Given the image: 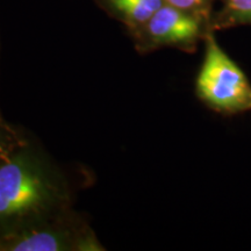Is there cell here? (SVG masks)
Listing matches in <instances>:
<instances>
[{"mask_svg":"<svg viewBox=\"0 0 251 251\" xmlns=\"http://www.w3.org/2000/svg\"><path fill=\"white\" fill-rule=\"evenodd\" d=\"M205 57L197 77V93L209 107L224 114L251 111V84L220 47L213 30L205 35Z\"/></svg>","mask_w":251,"mask_h":251,"instance_id":"cell-1","label":"cell"},{"mask_svg":"<svg viewBox=\"0 0 251 251\" xmlns=\"http://www.w3.org/2000/svg\"><path fill=\"white\" fill-rule=\"evenodd\" d=\"M164 1L175 7L201 15L209 20V14H211L212 6L215 0H164Z\"/></svg>","mask_w":251,"mask_h":251,"instance_id":"cell-7","label":"cell"},{"mask_svg":"<svg viewBox=\"0 0 251 251\" xmlns=\"http://www.w3.org/2000/svg\"><path fill=\"white\" fill-rule=\"evenodd\" d=\"M119 13L130 24L144 26L149 19L162 7L164 0H111Z\"/></svg>","mask_w":251,"mask_h":251,"instance_id":"cell-5","label":"cell"},{"mask_svg":"<svg viewBox=\"0 0 251 251\" xmlns=\"http://www.w3.org/2000/svg\"><path fill=\"white\" fill-rule=\"evenodd\" d=\"M208 19L164 2L144 25L148 39L155 46H192L200 39Z\"/></svg>","mask_w":251,"mask_h":251,"instance_id":"cell-3","label":"cell"},{"mask_svg":"<svg viewBox=\"0 0 251 251\" xmlns=\"http://www.w3.org/2000/svg\"><path fill=\"white\" fill-rule=\"evenodd\" d=\"M45 186L26 164L0 166V215H17L35 209L45 200Z\"/></svg>","mask_w":251,"mask_h":251,"instance_id":"cell-2","label":"cell"},{"mask_svg":"<svg viewBox=\"0 0 251 251\" xmlns=\"http://www.w3.org/2000/svg\"><path fill=\"white\" fill-rule=\"evenodd\" d=\"M222 7L213 19L211 29L251 26V0H221Z\"/></svg>","mask_w":251,"mask_h":251,"instance_id":"cell-4","label":"cell"},{"mask_svg":"<svg viewBox=\"0 0 251 251\" xmlns=\"http://www.w3.org/2000/svg\"><path fill=\"white\" fill-rule=\"evenodd\" d=\"M61 249L58 237L49 233H34L15 244L17 251H55Z\"/></svg>","mask_w":251,"mask_h":251,"instance_id":"cell-6","label":"cell"}]
</instances>
